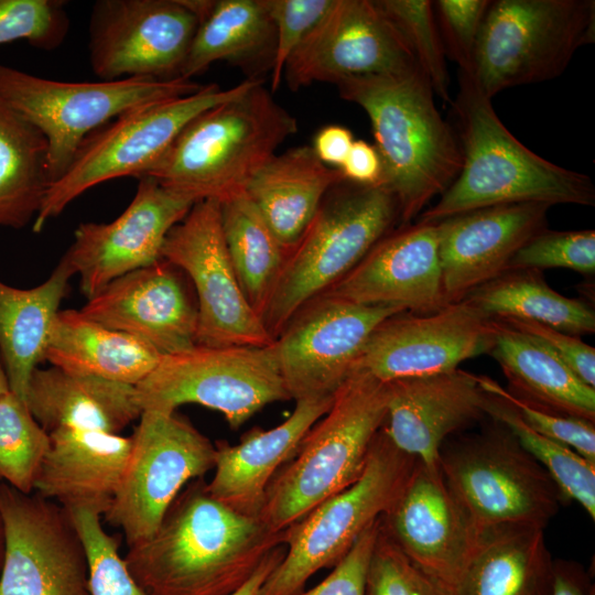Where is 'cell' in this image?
Segmentation results:
<instances>
[{
  "instance_id": "db71d44e",
  "label": "cell",
  "mask_w": 595,
  "mask_h": 595,
  "mask_svg": "<svg viewBox=\"0 0 595 595\" xmlns=\"http://www.w3.org/2000/svg\"><path fill=\"white\" fill-rule=\"evenodd\" d=\"M285 553V545L280 544L270 551L252 576L231 595H259L261 586L270 572L278 565Z\"/></svg>"
},
{
  "instance_id": "3957f363",
  "label": "cell",
  "mask_w": 595,
  "mask_h": 595,
  "mask_svg": "<svg viewBox=\"0 0 595 595\" xmlns=\"http://www.w3.org/2000/svg\"><path fill=\"white\" fill-rule=\"evenodd\" d=\"M340 97L367 113L382 163V181L396 197L399 223L411 224L457 177L463 156L457 134L441 116L419 67L367 75L336 85Z\"/></svg>"
},
{
  "instance_id": "7c38bea8",
  "label": "cell",
  "mask_w": 595,
  "mask_h": 595,
  "mask_svg": "<svg viewBox=\"0 0 595 595\" xmlns=\"http://www.w3.org/2000/svg\"><path fill=\"white\" fill-rule=\"evenodd\" d=\"M136 387L142 409L175 412L199 404L239 429L266 405L290 400L273 343L268 346L195 347L162 356Z\"/></svg>"
},
{
  "instance_id": "7bdbcfd3",
  "label": "cell",
  "mask_w": 595,
  "mask_h": 595,
  "mask_svg": "<svg viewBox=\"0 0 595 595\" xmlns=\"http://www.w3.org/2000/svg\"><path fill=\"white\" fill-rule=\"evenodd\" d=\"M564 268L582 274L595 272V231L551 230L532 236L511 258L508 270Z\"/></svg>"
},
{
  "instance_id": "ee69618b",
  "label": "cell",
  "mask_w": 595,
  "mask_h": 595,
  "mask_svg": "<svg viewBox=\"0 0 595 595\" xmlns=\"http://www.w3.org/2000/svg\"><path fill=\"white\" fill-rule=\"evenodd\" d=\"M366 595H446L401 550L380 522L371 553Z\"/></svg>"
},
{
  "instance_id": "816d5d0a",
  "label": "cell",
  "mask_w": 595,
  "mask_h": 595,
  "mask_svg": "<svg viewBox=\"0 0 595 595\" xmlns=\"http://www.w3.org/2000/svg\"><path fill=\"white\" fill-rule=\"evenodd\" d=\"M354 141V136L348 128L329 125L317 131L312 149L322 163L339 169L347 158Z\"/></svg>"
},
{
  "instance_id": "bcb514c9",
  "label": "cell",
  "mask_w": 595,
  "mask_h": 595,
  "mask_svg": "<svg viewBox=\"0 0 595 595\" xmlns=\"http://www.w3.org/2000/svg\"><path fill=\"white\" fill-rule=\"evenodd\" d=\"M335 0H266L275 31L271 93L281 85L284 67L295 48L332 8Z\"/></svg>"
},
{
  "instance_id": "6da1fadb",
  "label": "cell",
  "mask_w": 595,
  "mask_h": 595,
  "mask_svg": "<svg viewBox=\"0 0 595 595\" xmlns=\"http://www.w3.org/2000/svg\"><path fill=\"white\" fill-rule=\"evenodd\" d=\"M260 518L215 499L204 477L190 482L158 529L123 560L148 595H231L282 544Z\"/></svg>"
},
{
  "instance_id": "5b68a950",
  "label": "cell",
  "mask_w": 595,
  "mask_h": 595,
  "mask_svg": "<svg viewBox=\"0 0 595 595\" xmlns=\"http://www.w3.org/2000/svg\"><path fill=\"white\" fill-rule=\"evenodd\" d=\"M386 382L354 370L328 411L307 431L293 457L274 475L260 518L277 532L343 491L361 476L387 416Z\"/></svg>"
},
{
  "instance_id": "ffe728a7",
  "label": "cell",
  "mask_w": 595,
  "mask_h": 595,
  "mask_svg": "<svg viewBox=\"0 0 595 595\" xmlns=\"http://www.w3.org/2000/svg\"><path fill=\"white\" fill-rule=\"evenodd\" d=\"M138 180L126 209L110 223L80 224L61 259L79 277L87 299L117 278L162 259L167 234L195 204L150 177Z\"/></svg>"
},
{
  "instance_id": "d4e9b609",
  "label": "cell",
  "mask_w": 595,
  "mask_h": 595,
  "mask_svg": "<svg viewBox=\"0 0 595 595\" xmlns=\"http://www.w3.org/2000/svg\"><path fill=\"white\" fill-rule=\"evenodd\" d=\"M387 416L382 431L403 453L432 470L447 436L485 416L486 392L478 375L459 368L386 382Z\"/></svg>"
},
{
  "instance_id": "9f6ffc18",
  "label": "cell",
  "mask_w": 595,
  "mask_h": 595,
  "mask_svg": "<svg viewBox=\"0 0 595 595\" xmlns=\"http://www.w3.org/2000/svg\"><path fill=\"white\" fill-rule=\"evenodd\" d=\"M2 542H3V531H2V523L0 519V559H1V551L3 550V548L1 547Z\"/></svg>"
},
{
  "instance_id": "d590c367",
  "label": "cell",
  "mask_w": 595,
  "mask_h": 595,
  "mask_svg": "<svg viewBox=\"0 0 595 595\" xmlns=\"http://www.w3.org/2000/svg\"><path fill=\"white\" fill-rule=\"evenodd\" d=\"M46 158L44 136L0 99V227L34 220L50 185Z\"/></svg>"
},
{
  "instance_id": "cb8c5ba5",
  "label": "cell",
  "mask_w": 595,
  "mask_h": 595,
  "mask_svg": "<svg viewBox=\"0 0 595 595\" xmlns=\"http://www.w3.org/2000/svg\"><path fill=\"white\" fill-rule=\"evenodd\" d=\"M364 305L430 314L444 300L436 223L401 225L383 236L327 292Z\"/></svg>"
},
{
  "instance_id": "7402d4cb",
  "label": "cell",
  "mask_w": 595,
  "mask_h": 595,
  "mask_svg": "<svg viewBox=\"0 0 595 595\" xmlns=\"http://www.w3.org/2000/svg\"><path fill=\"white\" fill-rule=\"evenodd\" d=\"M187 277L165 259L123 274L83 306L87 318L140 338L162 356L197 345L198 310Z\"/></svg>"
},
{
  "instance_id": "f6af8a7d",
  "label": "cell",
  "mask_w": 595,
  "mask_h": 595,
  "mask_svg": "<svg viewBox=\"0 0 595 595\" xmlns=\"http://www.w3.org/2000/svg\"><path fill=\"white\" fill-rule=\"evenodd\" d=\"M478 382L484 391L508 401L534 431L569 446L587 461L595 463L594 422L536 407L487 376H478Z\"/></svg>"
},
{
  "instance_id": "ba28073f",
  "label": "cell",
  "mask_w": 595,
  "mask_h": 595,
  "mask_svg": "<svg viewBox=\"0 0 595 595\" xmlns=\"http://www.w3.org/2000/svg\"><path fill=\"white\" fill-rule=\"evenodd\" d=\"M416 462L380 429L358 480L283 530L285 553L259 595H299L315 573L335 566L365 529L389 509Z\"/></svg>"
},
{
  "instance_id": "5bb4252c",
  "label": "cell",
  "mask_w": 595,
  "mask_h": 595,
  "mask_svg": "<svg viewBox=\"0 0 595 595\" xmlns=\"http://www.w3.org/2000/svg\"><path fill=\"white\" fill-rule=\"evenodd\" d=\"M162 258L182 270L192 284L198 310L197 345L268 346L274 342L234 270L219 202L195 203L167 234Z\"/></svg>"
},
{
  "instance_id": "ab89813d",
  "label": "cell",
  "mask_w": 595,
  "mask_h": 595,
  "mask_svg": "<svg viewBox=\"0 0 595 595\" xmlns=\"http://www.w3.org/2000/svg\"><path fill=\"white\" fill-rule=\"evenodd\" d=\"M392 22L433 91L444 102H452L446 54L430 0H376Z\"/></svg>"
},
{
  "instance_id": "8d00e7d4",
  "label": "cell",
  "mask_w": 595,
  "mask_h": 595,
  "mask_svg": "<svg viewBox=\"0 0 595 595\" xmlns=\"http://www.w3.org/2000/svg\"><path fill=\"white\" fill-rule=\"evenodd\" d=\"M220 220L238 281L245 296L261 316L289 251L245 191L220 202Z\"/></svg>"
},
{
  "instance_id": "c3c4849f",
  "label": "cell",
  "mask_w": 595,
  "mask_h": 595,
  "mask_svg": "<svg viewBox=\"0 0 595 595\" xmlns=\"http://www.w3.org/2000/svg\"><path fill=\"white\" fill-rule=\"evenodd\" d=\"M381 517L358 537L346 555L315 587L299 595H366V580Z\"/></svg>"
},
{
  "instance_id": "f1b7e54d",
  "label": "cell",
  "mask_w": 595,
  "mask_h": 595,
  "mask_svg": "<svg viewBox=\"0 0 595 595\" xmlns=\"http://www.w3.org/2000/svg\"><path fill=\"white\" fill-rule=\"evenodd\" d=\"M345 181L339 169L322 163L311 145L274 154L245 192L281 245L290 251L316 215L324 197Z\"/></svg>"
},
{
  "instance_id": "e575fe53",
  "label": "cell",
  "mask_w": 595,
  "mask_h": 595,
  "mask_svg": "<svg viewBox=\"0 0 595 595\" xmlns=\"http://www.w3.org/2000/svg\"><path fill=\"white\" fill-rule=\"evenodd\" d=\"M464 300L494 318L533 321L578 337L595 332L593 307L553 290L539 270L506 271Z\"/></svg>"
},
{
  "instance_id": "7a4b0ae2",
  "label": "cell",
  "mask_w": 595,
  "mask_h": 595,
  "mask_svg": "<svg viewBox=\"0 0 595 595\" xmlns=\"http://www.w3.org/2000/svg\"><path fill=\"white\" fill-rule=\"evenodd\" d=\"M451 105L462 169L416 221L436 223L477 208L517 203L595 205L592 178L550 162L521 143L472 75L458 73V90Z\"/></svg>"
},
{
  "instance_id": "681fc988",
  "label": "cell",
  "mask_w": 595,
  "mask_h": 595,
  "mask_svg": "<svg viewBox=\"0 0 595 595\" xmlns=\"http://www.w3.org/2000/svg\"><path fill=\"white\" fill-rule=\"evenodd\" d=\"M507 325L534 336L550 347L586 385L595 388V348L548 325L513 317H497Z\"/></svg>"
},
{
  "instance_id": "52a82bcc",
  "label": "cell",
  "mask_w": 595,
  "mask_h": 595,
  "mask_svg": "<svg viewBox=\"0 0 595 595\" xmlns=\"http://www.w3.org/2000/svg\"><path fill=\"white\" fill-rule=\"evenodd\" d=\"M594 35V0L490 1L472 77L489 98L507 88L554 79Z\"/></svg>"
},
{
  "instance_id": "44dd1931",
  "label": "cell",
  "mask_w": 595,
  "mask_h": 595,
  "mask_svg": "<svg viewBox=\"0 0 595 595\" xmlns=\"http://www.w3.org/2000/svg\"><path fill=\"white\" fill-rule=\"evenodd\" d=\"M381 523L405 555L448 595L480 528L447 487L441 469L419 459Z\"/></svg>"
},
{
  "instance_id": "f5cc1de1",
  "label": "cell",
  "mask_w": 595,
  "mask_h": 595,
  "mask_svg": "<svg viewBox=\"0 0 595 595\" xmlns=\"http://www.w3.org/2000/svg\"><path fill=\"white\" fill-rule=\"evenodd\" d=\"M548 595H592V591L581 569L573 563L554 562Z\"/></svg>"
},
{
  "instance_id": "2e32d148",
  "label": "cell",
  "mask_w": 595,
  "mask_h": 595,
  "mask_svg": "<svg viewBox=\"0 0 595 595\" xmlns=\"http://www.w3.org/2000/svg\"><path fill=\"white\" fill-rule=\"evenodd\" d=\"M0 595H90L85 547L68 511L0 484Z\"/></svg>"
},
{
  "instance_id": "ac0fdd59",
  "label": "cell",
  "mask_w": 595,
  "mask_h": 595,
  "mask_svg": "<svg viewBox=\"0 0 595 595\" xmlns=\"http://www.w3.org/2000/svg\"><path fill=\"white\" fill-rule=\"evenodd\" d=\"M495 335V318L466 300L430 314L403 311L374 329L354 370L382 382L446 372L488 354Z\"/></svg>"
},
{
  "instance_id": "4316f807",
  "label": "cell",
  "mask_w": 595,
  "mask_h": 595,
  "mask_svg": "<svg viewBox=\"0 0 595 595\" xmlns=\"http://www.w3.org/2000/svg\"><path fill=\"white\" fill-rule=\"evenodd\" d=\"M48 435L50 447L33 491L65 509L85 508L104 515L121 483L131 437L69 428Z\"/></svg>"
},
{
  "instance_id": "603a6c76",
  "label": "cell",
  "mask_w": 595,
  "mask_h": 595,
  "mask_svg": "<svg viewBox=\"0 0 595 595\" xmlns=\"http://www.w3.org/2000/svg\"><path fill=\"white\" fill-rule=\"evenodd\" d=\"M550 205L517 203L477 208L436 221L446 304L508 270L515 253L547 228Z\"/></svg>"
},
{
  "instance_id": "4dcf8cb0",
  "label": "cell",
  "mask_w": 595,
  "mask_h": 595,
  "mask_svg": "<svg viewBox=\"0 0 595 595\" xmlns=\"http://www.w3.org/2000/svg\"><path fill=\"white\" fill-rule=\"evenodd\" d=\"M489 355L511 393L554 413L595 422V388L586 385L550 347L498 318Z\"/></svg>"
},
{
  "instance_id": "836d02e7",
  "label": "cell",
  "mask_w": 595,
  "mask_h": 595,
  "mask_svg": "<svg viewBox=\"0 0 595 595\" xmlns=\"http://www.w3.org/2000/svg\"><path fill=\"white\" fill-rule=\"evenodd\" d=\"M274 42L266 0L212 1L199 21L181 77L192 80L218 61L271 68Z\"/></svg>"
},
{
  "instance_id": "484cf974",
  "label": "cell",
  "mask_w": 595,
  "mask_h": 595,
  "mask_svg": "<svg viewBox=\"0 0 595 595\" xmlns=\"http://www.w3.org/2000/svg\"><path fill=\"white\" fill-rule=\"evenodd\" d=\"M333 398L298 400L281 424L269 430L252 429L235 445L216 443L208 493L238 512L260 517L270 482L293 457L307 431L328 411Z\"/></svg>"
},
{
  "instance_id": "277c9868",
  "label": "cell",
  "mask_w": 595,
  "mask_h": 595,
  "mask_svg": "<svg viewBox=\"0 0 595 595\" xmlns=\"http://www.w3.org/2000/svg\"><path fill=\"white\" fill-rule=\"evenodd\" d=\"M299 130L260 77L247 90L196 116L143 175L197 203L223 202ZM142 176V177H143Z\"/></svg>"
},
{
  "instance_id": "83f0119b",
  "label": "cell",
  "mask_w": 595,
  "mask_h": 595,
  "mask_svg": "<svg viewBox=\"0 0 595 595\" xmlns=\"http://www.w3.org/2000/svg\"><path fill=\"white\" fill-rule=\"evenodd\" d=\"M24 401L47 433L69 428L119 434L142 413L134 386L53 366L33 370Z\"/></svg>"
},
{
  "instance_id": "4fadbf2b",
  "label": "cell",
  "mask_w": 595,
  "mask_h": 595,
  "mask_svg": "<svg viewBox=\"0 0 595 595\" xmlns=\"http://www.w3.org/2000/svg\"><path fill=\"white\" fill-rule=\"evenodd\" d=\"M130 437L121 483L104 513L128 548L148 539L182 489L216 461V445L176 411H142Z\"/></svg>"
},
{
  "instance_id": "e0dca14e",
  "label": "cell",
  "mask_w": 595,
  "mask_h": 595,
  "mask_svg": "<svg viewBox=\"0 0 595 595\" xmlns=\"http://www.w3.org/2000/svg\"><path fill=\"white\" fill-rule=\"evenodd\" d=\"M400 307L364 305L329 293L302 306L273 342L290 399L333 398L374 329Z\"/></svg>"
},
{
  "instance_id": "d6986e66",
  "label": "cell",
  "mask_w": 595,
  "mask_h": 595,
  "mask_svg": "<svg viewBox=\"0 0 595 595\" xmlns=\"http://www.w3.org/2000/svg\"><path fill=\"white\" fill-rule=\"evenodd\" d=\"M419 67L404 40L376 0H335L286 62L292 90L313 83Z\"/></svg>"
},
{
  "instance_id": "74e56055",
  "label": "cell",
  "mask_w": 595,
  "mask_h": 595,
  "mask_svg": "<svg viewBox=\"0 0 595 595\" xmlns=\"http://www.w3.org/2000/svg\"><path fill=\"white\" fill-rule=\"evenodd\" d=\"M486 392V391H485ZM484 412L504 424L552 477L563 499L578 502L595 519V463L530 428L505 399L486 392Z\"/></svg>"
},
{
  "instance_id": "30bf717a",
  "label": "cell",
  "mask_w": 595,
  "mask_h": 595,
  "mask_svg": "<svg viewBox=\"0 0 595 595\" xmlns=\"http://www.w3.org/2000/svg\"><path fill=\"white\" fill-rule=\"evenodd\" d=\"M260 77H248L227 89L217 84L125 112L85 138L66 172L50 184L32 229L41 232L74 199L89 188L123 176L142 177L175 138L199 113L226 102Z\"/></svg>"
},
{
  "instance_id": "8992f818",
  "label": "cell",
  "mask_w": 595,
  "mask_h": 595,
  "mask_svg": "<svg viewBox=\"0 0 595 595\" xmlns=\"http://www.w3.org/2000/svg\"><path fill=\"white\" fill-rule=\"evenodd\" d=\"M397 221L398 203L383 184L345 180L329 190L289 251L261 314L272 338L302 306L344 278Z\"/></svg>"
},
{
  "instance_id": "9c48e42d",
  "label": "cell",
  "mask_w": 595,
  "mask_h": 595,
  "mask_svg": "<svg viewBox=\"0 0 595 595\" xmlns=\"http://www.w3.org/2000/svg\"><path fill=\"white\" fill-rule=\"evenodd\" d=\"M204 86L183 78L62 82L0 61V99L44 136L50 184L66 172L95 130L125 112L194 94Z\"/></svg>"
},
{
  "instance_id": "f35d334b",
  "label": "cell",
  "mask_w": 595,
  "mask_h": 595,
  "mask_svg": "<svg viewBox=\"0 0 595 595\" xmlns=\"http://www.w3.org/2000/svg\"><path fill=\"white\" fill-rule=\"evenodd\" d=\"M48 433L30 413L26 403L10 391L0 399V484L31 494L44 456Z\"/></svg>"
},
{
  "instance_id": "f546056e",
  "label": "cell",
  "mask_w": 595,
  "mask_h": 595,
  "mask_svg": "<svg viewBox=\"0 0 595 595\" xmlns=\"http://www.w3.org/2000/svg\"><path fill=\"white\" fill-rule=\"evenodd\" d=\"M543 530L520 524L482 528L448 595H548L554 562Z\"/></svg>"
},
{
  "instance_id": "8fae6325",
  "label": "cell",
  "mask_w": 595,
  "mask_h": 595,
  "mask_svg": "<svg viewBox=\"0 0 595 595\" xmlns=\"http://www.w3.org/2000/svg\"><path fill=\"white\" fill-rule=\"evenodd\" d=\"M445 441L440 450L443 478L478 528L520 524L544 529L562 494L549 473L501 423Z\"/></svg>"
},
{
  "instance_id": "d6a6232c",
  "label": "cell",
  "mask_w": 595,
  "mask_h": 595,
  "mask_svg": "<svg viewBox=\"0 0 595 595\" xmlns=\"http://www.w3.org/2000/svg\"><path fill=\"white\" fill-rule=\"evenodd\" d=\"M73 275L60 260L34 288L18 289L0 281V353L10 389L23 400L33 370L44 360L52 324Z\"/></svg>"
},
{
  "instance_id": "1f68e13d",
  "label": "cell",
  "mask_w": 595,
  "mask_h": 595,
  "mask_svg": "<svg viewBox=\"0 0 595 595\" xmlns=\"http://www.w3.org/2000/svg\"><path fill=\"white\" fill-rule=\"evenodd\" d=\"M162 355L144 340L110 329L80 311H58L51 327L44 360L62 370L137 386Z\"/></svg>"
},
{
  "instance_id": "11a10c76",
  "label": "cell",
  "mask_w": 595,
  "mask_h": 595,
  "mask_svg": "<svg viewBox=\"0 0 595 595\" xmlns=\"http://www.w3.org/2000/svg\"><path fill=\"white\" fill-rule=\"evenodd\" d=\"M11 391L9 378L0 353V399Z\"/></svg>"
},
{
  "instance_id": "60d3db41",
  "label": "cell",
  "mask_w": 595,
  "mask_h": 595,
  "mask_svg": "<svg viewBox=\"0 0 595 595\" xmlns=\"http://www.w3.org/2000/svg\"><path fill=\"white\" fill-rule=\"evenodd\" d=\"M85 547L90 595H148L119 555L118 541L108 534L97 511L66 509Z\"/></svg>"
},
{
  "instance_id": "f907efd6",
  "label": "cell",
  "mask_w": 595,
  "mask_h": 595,
  "mask_svg": "<svg viewBox=\"0 0 595 595\" xmlns=\"http://www.w3.org/2000/svg\"><path fill=\"white\" fill-rule=\"evenodd\" d=\"M346 181L361 185L382 184V163L375 145L355 140L339 167Z\"/></svg>"
},
{
  "instance_id": "9a60e30c",
  "label": "cell",
  "mask_w": 595,
  "mask_h": 595,
  "mask_svg": "<svg viewBox=\"0 0 595 595\" xmlns=\"http://www.w3.org/2000/svg\"><path fill=\"white\" fill-rule=\"evenodd\" d=\"M199 18L186 0H98L88 53L100 80L182 78Z\"/></svg>"
},
{
  "instance_id": "7dc6e473",
  "label": "cell",
  "mask_w": 595,
  "mask_h": 595,
  "mask_svg": "<svg viewBox=\"0 0 595 595\" xmlns=\"http://www.w3.org/2000/svg\"><path fill=\"white\" fill-rule=\"evenodd\" d=\"M489 0L433 1L436 24L446 56L459 72L472 75L474 51Z\"/></svg>"
},
{
  "instance_id": "b9f144b4",
  "label": "cell",
  "mask_w": 595,
  "mask_h": 595,
  "mask_svg": "<svg viewBox=\"0 0 595 595\" xmlns=\"http://www.w3.org/2000/svg\"><path fill=\"white\" fill-rule=\"evenodd\" d=\"M61 0H0V44L19 40L52 51L62 45L69 19Z\"/></svg>"
}]
</instances>
